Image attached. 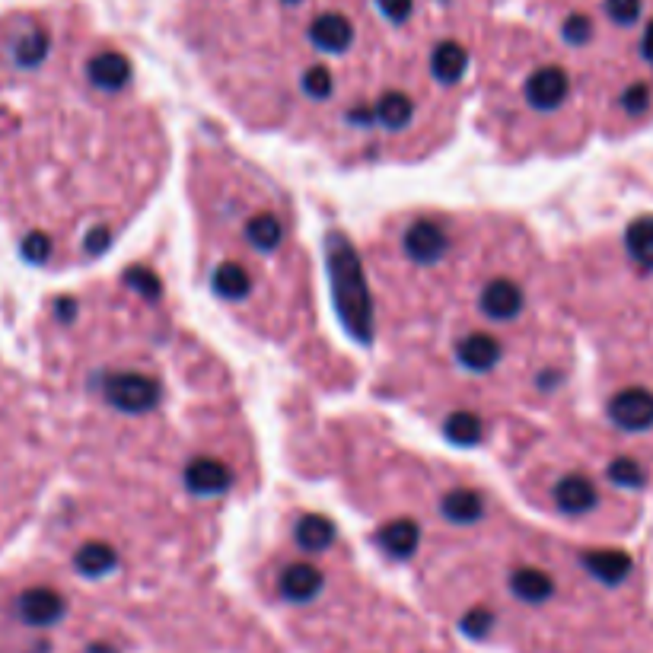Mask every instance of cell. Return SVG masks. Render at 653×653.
Masks as SVG:
<instances>
[{"label":"cell","mask_w":653,"mask_h":653,"mask_svg":"<svg viewBox=\"0 0 653 653\" xmlns=\"http://www.w3.org/2000/svg\"><path fill=\"white\" fill-rule=\"evenodd\" d=\"M504 0H182L204 74L252 125L411 150L453 112Z\"/></svg>","instance_id":"1"},{"label":"cell","mask_w":653,"mask_h":653,"mask_svg":"<svg viewBox=\"0 0 653 653\" xmlns=\"http://www.w3.org/2000/svg\"><path fill=\"white\" fill-rule=\"evenodd\" d=\"M147 115L128 55L83 20L67 10L0 16V217L29 262L93 259L125 230L157 166L102 157L99 144L157 128L106 137L99 128Z\"/></svg>","instance_id":"2"},{"label":"cell","mask_w":653,"mask_h":653,"mask_svg":"<svg viewBox=\"0 0 653 653\" xmlns=\"http://www.w3.org/2000/svg\"><path fill=\"white\" fill-rule=\"evenodd\" d=\"M236 201H230L220 176L204 185L220 198L217 208L204 211V223L214 230L204 233V278L220 306L233 309L246 322H255L274 341H290L278 309V278H306L297 274V239L284 201L268 185L252 176H233Z\"/></svg>","instance_id":"3"},{"label":"cell","mask_w":653,"mask_h":653,"mask_svg":"<svg viewBox=\"0 0 653 653\" xmlns=\"http://www.w3.org/2000/svg\"><path fill=\"white\" fill-rule=\"evenodd\" d=\"M45 443L23 383L0 360V529L26 517L42 485Z\"/></svg>","instance_id":"4"},{"label":"cell","mask_w":653,"mask_h":653,"mask_svg":"<svg viewBox=\"0 0 653 653\" xmlns=\"http://www.w3.org/2000/svg\"><path fill=\"white\" fill-rule=\"evenodd\" d=\"M64 596L55 587H26L13 599V615L29 628H48L64 618Z\"/></svg>","instance_id":"5"},{"label":"cell","mask_w":653,"mask_h":653,"mask_svg":"<svg viewBox=\"0 0 653 653\" xmlns=\"http://www.w3.org/2000/svg\"><path fill=\"white\" fill-rule=\"evenodd\" d=\"M609 418L622 431H647V427H653V392L641 386L622 389L618 395H612Z\"/></svg>","instance_id":"6"},{"label":"cell","mask_w":653,"mask_h":653,"mask_svg":"<svg viewBox=\"0 0 653 653\" xmlns=\"http://www.w3.org/2000/svg\"><path fill=\"white\" fill-rule=\"evenodd\" d=\"M510 593L523 599V603L529 606H542L548 603V599L555 596V580L548 577L542 567H513V574H510Z\"/></svg>","instance_id":"7"},{"label":"cell","mask_w":653,"mask_h":653,"mask_svg":"<svg viewBox=\"0 0 653 653\" xmlns=\"http://www.w3.org/2000/svg\"><path fill=\"white\" fill-rule=\"evenodd\" d=\"M583 567H587L596 580L615 587V583H622L631 574V558L625 552H587L583 555Z\"/></svg>","instance_id":"8"},{"label":"cell","mask_w":653,"mask_h":653,"mask_svg":"<svg viewBox=\"0 0 653 653\" xmlns=\"http://www.w3.org/2000/svg\"><path fill=\"white\" fill-rule=\"evenodd\" d=\"M625 246L634 262L653 268V217H638L625 233Z\"/></svg>","instance_id":"9"},{"label":"cell","mask_w":653,"mask_h":653,"mask_svg":"<svg viewBox=\"0 0 653 653\" xmlns=\"http://www.w3.org/2000/svg\"><path fill=\"white\" fill-rule=\"evenodd\" d=\"M609 481L625 488H641L644 485V469L634 459H615L609 462Z\"/></svg>","instance_id":"10"}]
</instances>
